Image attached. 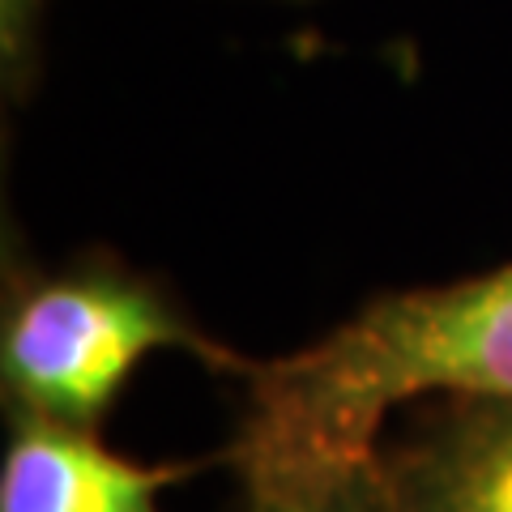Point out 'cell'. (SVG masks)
<instances>
[{
	"instance_id": "obj_1",
	"label": "cell",
	"mask_w": 512,
	"mask_h": 512,
	"mask_svg": "<svg viewBox=\"0 0 512 512\" xmlns=\"http://www.w3.org/2000/svg\"><path fill=\"white\" fill-rule=\"evenodd\" d=\"M419 393L512 406V265L367 303L320 342L252 363L231 461L244 483L376 457L380 419Z\"/></svg>"
},
{
	"instance_id": "obj_2",
	"label": "cell",
	"mask_w": 512,
	"mask_h": 512,
	"mask_svg": "<svg viewBox=\"0 0 512 512\" xmlns=\"http://www.w3.org/2000/svg\"><path fill=\"white\" fill-rule=\"evenodd\" d=\"M154 350H184L218 372L252 363L201 333L154 282L120 265L13 278L0 325V380L13 414L94 431Z\"/></svg>"
},
{
	"instance_id": "obj_3",
	"label": "cell",
	"mask_w": 512,
	"mask_h": 512,
	"mask_svg": "<svg viewBox=\"0 0 512 512\" xmlns=\"http://www.w3.org/2000/svg\"><path fill=\"white\" fill-rule=\"evenodd\" d=\"M192 466H141L116 457L94 431L13 414L0 461V512H163L158 491Z\"/></svg>"
},
{
	"instance_id": "obj_4",
	"label": "cell",
	"mask_w": 512,
	"mask_h": 512,
	"mask_svg": "<svg viewBox=\"0 0 512 512\" xmlns=\"http://www.w3.org/2000/svg\"><path fill=\"white\" fill-rule=\"evenodd\" d=\"M384 474L397 512H512V406L461 402Z\"/></svg>"
},
{
	"instance_id": "obj_5",
	"label": "cell",
	"mask_w": 512,
	"mask_h": 512,
	"mask_svg": "<svg viewBox=\"0 0 512 512\" xmlns=\"http://www.w3.org/2000/svg\"><path fill=\"white\" fill-rule=\"evenodd\" d=\"M244 512H397L384 457H367L355 466L278 478V483H244Z\"/></svg>"
},
{
	"instance_id": "obj_6",
	"label": "cell",
	"mask_w": 512,
	"mask_h": 512,
	"mask_svg": "<svg viewBox=\"0 0 512 512\" xmlns=\"http://www.w3.org/2000/svg\"><path fill=\"white\" fill-rule=\"evenodd\" d=\"M39 0H5V73L30 69V39H35Z\"/></svg>"
}]
</instances>
